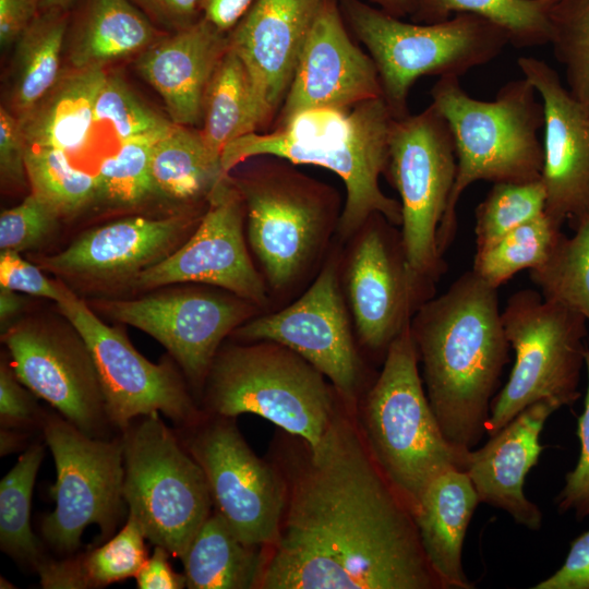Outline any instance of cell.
I'll use <instances>...</instances> for the list:
<instances>
[{
    "mask_svg": "<svg viewBox=\"0 0 589 589\" xmlns=\"http://www.w3.org/2000/svg\"><path fill=\"white\" fill-rule=\"evenodd\" d=\"M286 434L272 459L285 507L259 589H445L354 412L344 406L316 448Z\"/></svg>",
    "mask_w": 589,
    "mask_h": 589,
    "instance_id": "cell-1",
    "label": "cell"
},
{
    "mask_svg": "<svg viewBox=\"0 0 589 589\" xmlns=\"http://www.w3.org/2000/svg\"><path fill=\"white\" fill-rule=\"evenodd\" d=\"M410 329L425 393L445 437L472 449L486 434L508 362L497 289L468 271L419 308Z\"/></svg>",
    "mask_w": 589,
    "mask_h": 589,
    "instance_id": "cell-2",
    "label": "cell"
},
{
    "mask_svg": "<svg viewBox=\"0 0 589 589\" xmlns=\"http://www.w3.org/2000/svg\"><path fill=\"white\" fill-rule=\"evenodd\" d=\"M394 119L383 97L350 109L308 110L280 128L230 142L221 152V167L230 173L257 156L320 166L339 176L346 188V203L337 224L342 238L359 232L375 214L400 226V203L387 196L378 183L388 166Z\"/></svg>",
    "mask_w": 589,
    "mask_h": 589,
    "instance_id": "cell-3",
    "label": "cell"
},
{
    "mask_svg": "<svg viewBox=\"0 0 589 589\" xmlns=\"http://www.w3.org/2000/svg\"><path fill=\"white\" fill-rule=\"evenodd\" d=\"M430 95L431 104L449 125L457 159L454 187L436 238L444 256L456 235L457 203L469 185L476 181L526 183L541 179L544 110L536 88L524 76L504 84L492 100L470 96L456 76L440 77Z\"/></svg>",
    "mask_w": 589,
    "mask_h": 589,
    "instance_id": "cell-4",
    "label": "cell"
},
{
    "mask_svg": "<svg viewBox=\"0 0 589 589\" xmlns=\"http://www.w3.org/2000/svg\"><path fill=\"white\" fill-rule=\"evenodd\" d=\"M418 363L409 324L389 345L356 417L370 455L412 515L436 477L466 469L469 453L445 437Z\"/></svg>",
    "mask_w": 589,
    "mask_h": 589,
    "instance_id": "cell-5",
    "label": "cell"
},
{
    "mask_svg": "<svg viewBox=\"0 0 589 589\" xmlns=\"http://www.w3.org/2000/svg\"><path fill=\"white\" fill-rule=\"evenodd\" d=\"M204 385L207 414H256L312 448L345 406L316 368L274 341L220 347Z\"/></svg>",
    "mask_w": 589,
    "mask_h": 589,
    "instance_id": "cell-6",
    "label": "cell"
},
{
    "mask_svg": "<svg viewBox=\"0 0 589 589\" xmlns=\"http://www.w3.org/2000/svg\"><path fill=\"white\" fill-rule=\"evenodd\" d=\"M338 4L373 59L383 98L396 119L409 115L408 96L419 77L460 79L509 45L504 29L470 13L420 24L404 22L360 0H338Z\"/></svg>",
    "mask_w": 589,
    "mask_h": 589,
    "instance_id": "cell-7",
    "label": "cell"
},
{
    "mask_svg": "<svg viewBox=\"0 0 589 589\" xmlns=\"http://www.w3.org/2000/svg\"><path fill=\"white\" fill-rule=\"evenodd\" d=\"M159 414L139 417L122 431L123 498L146 539L181 558L213 501L201 466Z\"/></svg>",
    "mask_w": 589,
    "mask_h": 589,
    "instance_id": "cell-8",
    "label": "cell"
},
{
    "mask_svg": "<svg viewBox=\"0 0 589 589\" xmlns=\"http://www.w3.org/2000/svg\"><path fill=\"white\" fill-rule=\"evenodd\" d=\"M502 322L515 362L492 400L488 436L539 400H552L560 407L577 401L588 348L587 320L537 290L513 293L502 311Z\"/></svg>",
    "mask_w": 589,
    "mask_h": 589,
    "instance_id": "cell-9",
    "label": "cell"
},
{
    "mask_svg": "<svg viewBox=\"0 0 589 589\" xmlns=\"http://www.w3.org/2000/svg\"><path fill=\"white\" fill-rule=\"evenodd\" d=\"M260 157L250 172L230 177L244 201L250 247L268 284L278 290L289 286L320 250L338 197L288 160Z\"/></svg>",
    "mask_w": 589,
    "mask_h": 589,
    "instance_id": "cell-10",
    "label": "cell"
},
{
    "mask_svg": "<svg viewBox=\"0 0 589 589\" xmlns=\"http://www.w3.org/2000/svg\"><path fill=\"white\" fill-rule=\"evenodd\" d=\"M456 171L452 131L432 104L394 119L386 173L400 196L401 244L411 269L434 281L446 271L436 238Z\"/></svg>",
    "mask_w": 589,
    "mask_h": 589,
    "instance_id": "cell-11",
    "label": "cell"
},
{
    "mask_svg": "<svg viewBox=\"0 0 589 589\" xmlns=\"http://www.w3.org/2000/svg\"><path fill=\"white\" fill-rule=\"evenodd\" d=\"M41 430L57 473L50 488L56 506L44 517L41 533L57 552L71 554L88 526L97 525L108 538L121 518L122 436H92L59 413H45Z\"/></svg>",
    "mask_w": 589,
    "mask_h": 589,
    "instance_id": "cell-12",
    "label": "cell"
},
{
    "mask_svg": "<svg viewBox=\"0 0 589 589\" xmlns=\"http://www.w3.org/2000/svg\"><path fill=\"white\" fill-rule=\"evenodd\" d=\"M56 304L92 354L111 425L122 432L136 418L159 412L183 429L205 416L171 360H147L122 330L103 322L65 284Z\"/></svg>",
    "mask_w": 589,
    "mask_h": 589,
    "instance_id": "cell-13",
    "label": "cell"
},
{
    "mask_svg": "<svg viewBox=\"0 0 589 589\" xmlns=\"http://www.w3.org/2000/svg\"><path fill=\"white\" fill-rule=\"evenodd\" d=\"M183 430L181 440L205 474L215 510L244 543L269 546L286 498L277 466L255 455L233 418L206 413Z\"/></svg>",
    "mask_w": 589,
    "mask_h": 589,
    "instance_id": "cell-14",
    "label": "cell"
},
{
    "mask_svg": "<svg viewBox=\"0 0 589 589\" xmlns=\"http://www.w3.org/2000/svg\"><path fill=\"white\" fill-rule=\"evenodd\" d=\"M105 316L159 341L194 387H203L224 338L252 317L255 304L232 293L175 289L94 302Z\"/></svg>",
    "mask_w": 589,
    "mask_h": 589,
    "instance_id": "cell-15",
    "label": "cell"
},
{
    "mask_svg": "<svg viewBox=\"0 0 589 589\" xmlns=\"http://www.w3.org/2000/svg\"><path fill=\"white\" fill-rule=\"evenodd\" d=\"M2 341L23 385L83 432L101 437L109 420L96 368L68 321L24 320L2 330Z\"/></svg>",
    "mask_w": 589,
    "mask_h": 589,
    "instance_id": "cell-16",
    "label": "cell"
},
{
    "mask_svg": "<svg viewBox=\"0 0 589 589\" xmlns=\"http://www.w3.org/2000/svg\"><path fill=\"white\" fill-rule=\"evenodd\" d=\"M231 335L243 342L265 340L289 348L328 378L345 406L356 412L361 361L334 263L326 264L292 304L250 318Z\"/></svg>",
    "mask_w": 589,
    "mask_h": 589,
    "instance_id": "cell-17",
    "label": "cell"
},
{
    "mask_svg": "<svg viewBox=\"0 0 589 589\" xmlns=\"http://www.w3.org/2000/svg\"><path fill=\"white\" fill-rule=\"evenodd\" d=\"M375 214L359 231L345 275L357 334L372 351L386 353L419 308L434 297V280L409 266L401 237Z\"/></svg>",
    "mask_w": 589,
    "mask_h": 589,
    "instance_id": "cell-18",
    "label": "cell"
},
{
    "mask_svg": "<svg viewBox=\"0 0 589 589\" xmlns=\"http://www.w3.org/2000/svg\"><path fill=\"white\" fill-rule=\"evenodd\" d=\"M206 204L193 233L128 286L153 289L182 283L206 284L255 305L264 304L265 285L249 255L243 233L244 201L230 173L211 191Z\"/></svg>",
    "mask_w": 589,
    "mask_h": 589,
    "instance_id": "cell-19",
    "label": "cell"
},
{
    "mask_svg": "<svg viewBox=\"0 0 589 589\" xmlns=\"http://www.w3.org/2000/svg\"><path fill=\"white\" fill-rule=\"evenodd\" d=\"M517 65L536 88L544 110V213L574 230L589 218V110L545 61L522 56Z\"/></svg>",
    "mask_w": 589,
    "mask_h": 589,
    "instance_id": "cell-20",
    "label": "cell"
},
{
    "mask_svg": "<svg viewBox=\"0 0 589 589\" xmlns=\"http://www.w3.org/2000/svg\"><path fill=\"white\" fill-rule=\"evenodd\" d=\"M203 215L164 218L128 217L91 229L63 251L38 259L60 278L91 285L127 284L176 251L196 229Z\"/></svg>",
    "mask_w": 589,
    "mask_h": 589,
    "instance_id": "cell-21",
    "label": "cell"
},
{
    "mask_svg": "<svg viewBox=\"0 0 589 589\" xmlns=\"http://www.w3.org/2000/svg\"><path fill=\"white\" fill-rule=\"evenodd\" d=\"M377 97H383V92L373 59L348 35L338 0H326L305 40L273 129L308 110L350 109Z\"/></svg>",
    "mask_w": 589,
    "mask_h": 589,
    "instance_id": "cell-22",
    "label": "cell"
},
{
    "mask_svg": "<svg viewBox=\"0 0 589 589\" xmlns=\"http://www.w3.org/2000/svg\"><path fill=\"white\" fill-rule=\"evenodd\" d=\"M326 0H255L228 32L229 47L244 63L262 130L274 123L300 55Z\"/></svg>",
    "mask_w": 589,
    "mask_h": 589,
    "instance_id": "cell-23",
    "label": "cell"
},
{
    "mask_svg": "<svg viewBox=\"0 0 589 589\" xmlns=\"http://www.w3.org/2000/svg\"><path fill=\"white\" fill-rule=\"evenodd\" d=\"M561 407L548 399L533 402L480 448L469 450L465 471L480 503L506 512L516 524L539 530L542 513L524 492L527 473L542 452L540 435L545 421Z\"/></svg>",
    "mask_w": 589,
    "mask_h": 589,
    "instance_id": "cell-24",
    "label": "cell"
},
{
    "mask_svg": "<svg viewBox=\"0 0 589 589\" xmlns=\"http://www.w3.org/2000/svg\"><path fill=\"white\" fill-rule=\"evenodd\" d=\"M228 47V33L201 16L145 48L135 68L163 98L173 123L201 125L206 87Z\"/></svg>",
    "mask_w": 589,
    "mask_h": 589,
    "instance_id": "cell-25",
    "label": "cell"
},
{
    "mask_svg": "<svg viewBox=\"0 0 589 589\" xmlns=\"http://www.w3.org/2000/svg\"><path fill=\"white\" fill-rule=\"evenodd\" d=\"M480 503L462 469L436 477L413 515L428 561L445 589H472L462 565L465 536Z\"/></svg>",
    "mask_w": 589,
    "mask_h": 589,
    "instance_id": "cell-26",
    "label": "cell"
},
{
    "mask_svg": "<svg viewBox=\"0 0 589 589\" xmlns=\"http://www.w3.org/2000/svg\"><path fill=\"white\" fill-rule=\"evenodd\" d=\"M107 77L104 68L71 67L19 117L29 146L65 152L80 149L95 123V105Z\"/></svg>",
    "mask_w": 589,
    "mask_h": 589,
    "instance_id": "cell-27",
    "label": "cell"
},
{
    "mask_svg": "<svg viewBox=\"0 0 589 589\" xmlns=\"http://www.w3.org/2000/svg\"><path fill=\"white\" fill-rule=\"evenodd\" d=\"M158 39L154 23L131 0H86L72 33L71 67L104 68Z\"/></svg>",
    "mask_w": 589,
    "mask_h": 589,
    "instance_id": "cell-28",
    "label": "cell"
},
{
    "mask_svg": "<svg viewBox=\"0 0 589 589\" xmlns=\"http://www.w3.org/2000/svg\"><path fill=\"white\" fill-rule=\"evenodd\" d=\"M190 589L259 588L265 548L244 543L212 512L180 558Z\"/></svg>",
    "mask_w": 589,
    "mask_h": 589,
    "instance_id": "cell-29",
    "label": "cell"
},
{
    "mask_svg": "<svg viewBox=\"0 0 589 589\" xmlns=\"http://www.w3.org/2000/svg\"><path fill=\"white\" fill-rule=\"evenodd\" d=\"M151 173L156 194L178 202L206 200L227 175L200 130L179 124L154 143Z\"/></svg>",
    "mask_w": 589,
    "mask_h": 589,
    "instance_id": "cell-30",
    "label": "cell"
},
{
    "mask_svg": "<svg viewBox=\"0 0 589 589\" xmlns=\"http://www.w3.org/2000/svg\"><path fill=\"white\" fill-rule=\"evenodd\" d=\"M68 25V10L39 11L13 44L10 101L17 117L57 82Z\"/></svg>",
    "mask_w": 589,
    "mask_h": 589,
    "instance_id": "cell-31",
    "label": "cell"
},
{
    "mask_svg": "<svg viewBox=\"0 0 589 589\" xmlns=\"http://www.w3.org/2000/svg\"><path fill=\"white\" fill-rule=\"evenodd\" d=\"M145 534L134 517L107 542L79 556L44 560L37 572L44 588H100L135 577L145 561Z\"/></svg>",
    "mask_w": 589,
    "mask_h": 589,
    "instance_id": "cell-32",
    "label": "cell"
},
{
    "mask_svg": "<svg viewBox=\"0 0 589 589\" xmlns=\"http://www.w3.org/2000/svg\"><path fill=\"white\" fill-rule=\"evenodd\" d=\"M200 132L218 156L230 142L262 130L248 70L228 47L218 61L203 98Z\"/></svg>",
    "mask_w": 589,
    "mask_h": 589,
    "instance_id": "cell-33",
    "label": "cell"
},
{
    "mask_svg": "<svg viewBox=\"0 0 589 589\" xmlns=\"http://www.w3.org/2000/svg\"><path fill=\"white\" fill-rule=\"evenodd\" d=\"M553 0H421L413 17L435 23L470 13L504 29L509 45L522 49L550 44Z\"/></svg>",
    "mask_w": 589,
    "mask_h": 589,
    "instance_id": "cell-34",
    "label": "cell"
},
{
    "mask_svg": "<svg viewBox=\"0 0 589 589\" xmlns=\"http://www.w3.org/2000/svg\"><path fill=\"white\" fill-rule=\"evenodd\" d=\"M44 454L41 444L29 445L0 482L1 550L35 569L44 557L31 528V504Z\"/></svg>",
    "mask_w": 589,
    "mask_h": 589,
    "instance_id": "cell-35",
    "label": "cell"
},
{
    "mask_svg": "<svg viewBox=\"0 0 589 589\" xmlns=\"http://www.w3.org/2000/svg\"><path fill=\"white\" fill-rule=\"evenodd\" d=\"M564 232L545 213L474 254L472 271L493 288L524 269L542 265Z\"/></svg>",
    "mask_w": 589,
    "mask_h": 589,
    "instance_id": "cell-36",
    "label": "cell"
},
{
    "mask_svg": "<svg viewBox=\"0 0 589 589\" xmlns=\"http://www.w3.org/2000/svg\"><path fill=\"white\" fill-rule=\"evenodd\" d=\"M544 299L560 302L589 322V218L563 233L548 260L529 271Z\"/></svg>",
    "mask_w": 589,
    "mask_h": 589,
    "instance_id": "cell-37",
    "label": "cell"
},
{
    "mask_svg": "<svg viewBox=\"0 0 589 589\" xmlns=\"http://www.w3.org/2000/svg\"><path fill=\"white\" fill-rule=\"evenodd\" d=\"M26 172L31 192L58 216H71L97 197V179L71 166L60 149L29 146Z\"/></svg>",
    "mask_w": 589,
    "mask_h": 589,
    "instance_id": "cell-38",
    "label": "cell"
},
{
    "mask_svg": "<svg viewBox=\"0 0 589 589\" xmlns=\"http://www.w3.org/2000/svg\"><path fill=\"white\" fill-rule=\"evenodd\" d=\"M551 40L565 85L589 110V0H553Z\"/></svg>",
    "mask_w": 589,
    "mask_h": 589,
    "instance_id": "cell-39",
    "label": "cell"
},
{
    "mask_svg": "<svg viewBox=\"0 0 589 589\" xmlns=\"http://www.w3.org/2000/svg\"><path fill=\"white\" fill-rule=\"evenodd\" d=\"M545 191L540 180L493 183L476 208V253L484 251L520 225L544 213Z\"/></svg>",
    "mask_w": 589,
    "mask_h": 589,
    "instance_id": "cell-40",
    "label": "cell"
},
{
    "mask_svg": "<svg viewBox=\"0 0 589 589\" xmlns=\"http://www.w3.org/2000/svg\"><path fill=\"white\" fill-rule=\"evenodd\" d=\"M160 137L121 142L117 153L105 158L99 166L97 197L116 206L130 207L156 194L151 173V151Z\"/></svg>",
    "mask_w": 589,
    "mask_h": 589,
    "instance_id": "cell-41",
    "label": "cell"
},
{
    "mask_svg": "<svg viewBox=\"0 0 589 589\" xmlns=\"http://www.w3.org/2000/svg\"><path fill=\"white\" fill-rule=\"evenodd\" d=\"M95 122L111 125L121 142L160 137L176 124L145 104L117 74H107L95 105Z\"/></svg>",
    "mask_w": 589,
    "mask_h": 589,
    "instance_id": "cell-42",
    "label": "cell"
},
{
    "mask_svg": "<svg viewBox=\"0 0 589 589\" xmlns=\"http://www.w3.org/2000/svg\"><path fill=\"white\" fill-rule=\"evenodd\" d=\"M58 214L34 193L0 215V250L23 252L45 241L55 230Z\"/></svg>",
    "mask_w": 589,
    "mask_h": 589,
    "instance_id": "cell-43",
    "label": "cell"
},
{
    "mask_svg": "<svg viewBox=\"0 0 589 589\" xmlns=\"http://www.w3.org/2000/svg\"><path fill=\"white\" fill-rule=\"evenodd\" d=\"M585 368L588 383L584 411L577 421L580 455L575 468L565 476V484L555 498L561 514L572 512L579 519L589 517V339Z\"/></svg>",
    "mask_w": 589,
    "mask_h": 589,
    "instance_id": "cell-44",
    "label": "cell"
},
{
    "mask_svg": "<svg viewBox=\"0 0 589 589\" xmlns=\"http://www.w3.org/2000/svg\"><path fill=\"white\" fill-rule=\"evenodd\" d=\"M64 283L50 280L41 268L21 256L20 252L1 250L0 287L20 293L46 298L56 303L62 298Z\"/></svg>",
    "mask_w": 589,
    "mask_h": 589,
    "instance_id": "cell-45",
    "label": "cell"
},
{
    "mask_svg": "<svg viewBox=\"0 0 589 589\" xmlns=\"http://www.w3.org/2000/svg\"><path fill=\"white\" fill-rule=\"evenodd\" d=\"M34 395L17 378L11 363L0 364V422L3 428L25 429L34 424L41 428V413Z\"/></svg>",
    "mask_w": 589,
    "mask_h": 589,
    "instance_id": "cell-46",
    "label": "cell"
},
{
    "mask_svg": "<svg viewBox=\"0 0 589 589\" xmlns=\"http://www.w3.org/2000/svg\"><path fill=\"white\" fill-rule=\"evenodd\" d=\"M29 145L19 117L0 108V176L2 184L23 188L28 182L26 154Z\"/></svg>",
    "mask_w": 589,
    "mask_h": 589,
    "instance_id": "cell-47",
    "label": "cell"
},
{
    "mask_svg": "<svg viewBox=\"0 0 589 589\" xmlns=\"http://www.w3.org/2000/svg\"><path fill=\"white\" fill-rule=\"evenodd\" d=\"M532 589H589V530L573 540L563 565Z\"/></svg>",
    "mask_w": 589,
    "mask_h": 589,
    "instance_id": "cell-48",
    "label": "cell"
},
{
    "mask_svg": "<svg viewBox=\"0 0 589 589\" xmlns=\"http://www.w3.org/2000/svg\"><path fill=\"white\" fill-rule=\"evenodd\" d=\"M148 19L176 32L199 20L200 0H131Z\"/></svg>",
    "mask_w": 589,
    "mask_h": 589,
    "instance_id": "cell-49",
    "label": "cell"
},
{
    "mask_svg": "<svg viewBox=\"0 0 589 589\" xmlns=\"http://www.w3.org/2000/svg\"><path fill=\"white\" fill-rule=\"evenodd\" d=\"M171 555L166 549L155 545L154 553L147 557L139 573L136 584L140 589H181L187 587L184 574L176 573L168 557Z\"/></svg>",
    "mask_w": 589,
    "mask_h": 589,
    "instance_id": "cell-50",
    "label": "cell"
},
{
    "mask_svg": "<svg viewBox=\"0 0 589 589\" xmlns=\"http://www.w3.org/2000/svg\"><path fill=\"white\" fill-rule=\"evenodd\" d=\"M41 0H0V44L12 46L40 11Z\"/></svg>",
    "mask_w": 589,
    "mask_h": 589,
    "instance_id": "cell-51",
    "label": "cell"
},
{
    "mask_svg": "<svg viewBox=\"0 0 589 589\" xmlns=\"http://www.w3.org/2000/svg\"><path fill=\"white\" fill-rule=\"evenodd\" d=\"M255 0H200L202 16L223 32H229Z\"/></svg>",
    "mask_w": 589,
    "mask_h": 589,
    "instance_id": "cell-52",
    "label": "cell"
},
{
    "mask_svg": "<svg viewBox=\"0 0 589 589\" xmlns=\"http://www.w3.org/2000/svg\"><path fill=\"white\" fill-rule=\"evenodd\" d=\"M24 298L20 292L0 287V321L4 330L11 325V321L23 309Z\"/></svg>",
    "mask_w": 589,
    "mask_h": 589,
    "instance_id": "cell-53",
    "label": "cell"
},
{
    "mask_svg": "<svg viewBox=\"0 0 589 589\" xmlns=\"http://www.w3.org/2000/svg\"><path fill=\"white\" fill-rule=\"evenodd\" d=\"M376 3L384 12L396 16L414 15L421 0H370Z\"/></svg>",
    "mask_w": 589,
    "mask_h": 589,
    "instance_id": "cell-54",
    "label": "cell"
},
{
    "mask_svg": "<svg viewBox=\"0 0 589 589\" xmlns=\"http://www.w3.org/2000/svg\"><path fill=\"white\" fill-rule=\"evenodd\" d=\"M19 429L3 428L0 431V454L1 456L16 452L23 444L24 435Z\"/></svg>",
    "mask_w": 589,
    "mask_h": 589,
    "instance_id": "cell-55",
    "label": "cell"
},
{
    "mask_svg": "<svg viewBox=\"0 0 589 589\" xmlns=\"http://www.w3.org/2000/svg\"><path fill=\"white\" fill-rule=\"evenodd\" d=\"M74 0H41L40 11L68 10Z\"/></svg>",
    "mask_w": 589,
    "mask_h": 589,
    "instance_id": "cell-56",
    "label": "cell"
},
{
    "mask_svg": "<svg viewBox=\"0 0 589 589\" xmlns=\"http://www.w3.org/2000/svg\"><path fill=\"white\" fill-rule=\"evenodd\" d=\"M0 588H14L13 584L12 582H9L5 578H3V576L0 577Z\"/></svg>",
    "mask_w": 589,
    "mask_h": 589,
    "instance_id": "cell-57",
    "label": "cell"
}]
</instances>
